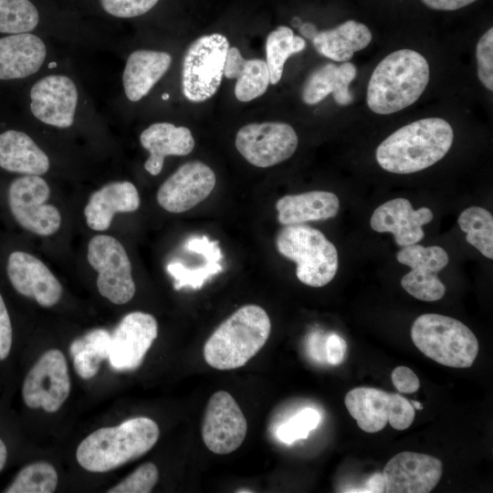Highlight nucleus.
Returning a JSON list of instances; mask_svg holds the SVG:
<instances>
[{"label": "nucleus", "mask_w": 493, "mask_h": 493, "mask_svg": "<svg viewBox=\"0 0 493 493\" xmlns=\"http://www.w3.org/2000/svg\"><path fill=\"white\" fill-rule=\"evenodd\" d=\"M452 126L441 118H425L403 126L377 147L375 158L385 171L408 174L426 169L450 150Z\"/></svg>", "instance_id": "f257e3e1"}, {"label": "nucleus", "mask_w": 493, "mask_h": 493, "mask_svg": "<svg viewBox=\"0 0 493 493\" xmlns=\"http://www.w3.org/2000/svg\"><path fill=\"white\" fill-rule=\"evenodd\" d=\"M429 79V65L423 55L408 48L393 51L378 63L371 75L367 105L381 115L400 111L421 97Z\"/></svg>", "instance_id": "f03ea898"}, {"label": "nucleus", "mask_w": 493, "mask_h": 493, "mask_svg": "<svg viewBox=\"0 0 493 493\" xmlns=\"http://www.w3.org/2000/svg\"><path fill=\"white\" fill-rule=\"evenodd\" d=\"M159 435L158 425L151 418H131L89 435L79 445L76 458L89 472H108L146 454Z\"/></svg>", "instance_id": "7ed1b4c3"}, {"label": "nucleus", "mask_w": 493, "mask_h": 493, "mask_svg": "<svg viewBox=\"0 0 493 493\" xmlns=\"http://www.w3.org/2000/svg\"><path fill=\"white\" fill-rule=\"evenodd\" d=\"M270 331L267 311L255 304L244 305L207 339L204 346L205 360L220 371L242 367L263 348Z\"/></svg>", "instance_id": "20e7f679"}, {"label": "nucleus", "mask_w": 493, "mask_h": 493, "mask_svg": "<svg viewBox=\"0 0 493 493\" xmlns=\"http://www.w3.org/2000/svg\"><path fill=\"white\" fill-rule=\"evenodd\" d=\"M411 338L425 356L453 368L470 367L479 350L478 341L468 327L436 313L419 316L412 325Z\"/></svg>", "instance_id": "39448f33"}, {"label": "nucleus", "mask_w": 493, "mask_h": 493, "mask_svg": "<svg viewBox=\"0 0 493 493\" xmlns=\"http://www.w3.org/2000/svg\"><path fill=\"white\" fill-rule=\"evenodd\" d=\"M276 246L281 256L297 264V278L307 286L323 287L337 273V249L314 227L303 224L284 226L276 236Z\"/></svg>", "instance_id": "423d86ee"}, {"label": "nucleus", "mask_w": 493, "mask_h": 493, "mask_svg": "<svg viewBox=\"0 0 493 493\" xmlns=\"http://www.w3.org/2000/svg\"><path fill=\"white\" fill-rule=\"evenodd\" d=\"M227 38L219 33L202 36L186 48L182 64V89L192 102H203L217 91L224 77Z\"/></svg>", "instance_id": "0eeeda50"}, {"label": "nucleus", "mask_w": 493, "mask_h": 493, "mask_svg": "<svg viewBox=\"0 0 493 493\" xmlns=\"http://www.w3.org/2000/svg\"><path fill=\"white\" fill-rule=\"evenodd\" d=\"M51 194L47 182L40 175H19L7 188L9 212L16 223L37 236H50L61 227L59 209L48 203Z\"/></svg>", "instance_id": "6e6552de"}, {"label": "nucleus", "mask_w": 493, "mask_h": 493, "mask_svg": "<svg viewBox=\"0 0 493 493\" xmlns=\"http://www.w3.org/2000/svg\"><path fill=\"white\" fill-rule=\"evenodd\" d=\"M87 260L97 273V288L103 298L115 305H123L134 297L131 263L125 247L115 236H93L87 245Z\"/></svg>", "instance_id": "1a4fd4ad"}, {"label": "nucleus", "mask_w": 493, "mask_h": 493, "mask_svg": "<svg viewBox=\"0 0 493 493\" xmlns=\"http://www.w3.org/2000/svg\"><path fill=\"white\" fill-rule=\"evenodd\" d=\"M345 406L358 426L366 433H377L387 423L396 430H404L414 422L415 409L399 393L373 387H356L347 393Z\"/></svg>", "instance_id": "9d476101"}, {"label": "nucleus", "mask_w": 493, "mask_h": 493, "mask_svg": "<svg viewBox=\"0 0 493 493\" xmlns=\"http://www.w3.org/2000/svg\"><path fill=\"white\" fill-rule=\"evenodd\" d=\"M70 378L64 354L58 349L44 352L26 373L21 396L30 409L47 413L60 409L70 393Z\"/></svg>", "instance_id": "9b49d317"}, {"label": "nucleus", "mask_w": 493, "mask_h": 493, "mask_svg": "<svg viewBox=\"0 0 493 493\" xmlns=\"http://www.w3.org/2000/svg\"><path fill=\"white\" fill-rule=\"evenodd\" d=\"M235 143L250 164L267 168L289 159L297 150L299 139L289 124L266 121L240 128Z\"/></svg>", "instance_id": "f8f14e48"}, {"label": "nucleus", "mask_w": 493, "mask_h": 493, "mask_svg": "<svg viewBox=\"0 0 493 493\" xmlns=\"http://www.w3.org/2000/svg\"><path fill=\"white\" fill-rule=\"evenodd\" d=\"M246 431V419L234 397L225 391L212 394L201 430L206 447L217 455L230 454L243 444Z\"/></svg>", "instance_id": "ddd939ff"}, {"label": "nucleus", "mask_w": 493, "mask_h": 493, "mask_svg": "<svg viewBox=\"0 0 493 493\" xmlns=\"http://www.w3.org/2000/svg\"><path fill=\"white\" fill-rule=\"evenodd\" d=\"M396 259L411 267L401 279L407 293L423 301H435L444 297L446 287L437 273L446 267L449 257L443 247L417 244L404 246L397 252Z\"/></svg>", "instance_id": "4468645a"}, {"label": "nucleus", "mask_w": 493, "mask_h": 493, "mask_svg": "<svg viewBox=\"0 0 493 493\" xmlns=\"http://www.w3.org/2000/svg\"><path fill=\"white\" fill-rule=\"evenodd\" d=\"M5 273L12 288L20 296L35 300L43 308L58 303L63 293L60 281L35 255L14 250L5 263Z\"/></svg>", "instance_id": "2eb2a0df"}, {"label": "nucleus", "mask_w": 493, "mask_h": 493, "mask_svg": "<svg viewBox=\"0 0 493 493\" xmlns=\"http://www.w3.org/2000/svg\"><path fill=\"white\" fill-rule=\"evenodd\" d=\"M158 335V323L147 312L127 313L111 333L109 361L119 372L133 371L140 367L146 352Z\"/></svg>", "instance_id": "dca6fc26"}, {"label": "nucleus", "mask_w": 493, "mask_h": 493, "mask_svg": "<svg viewBox=\"0 0 493 493\" xmlns=\"http://www.w3.org/2000/svg\"><path fill=\"white\" fill-rule=\"evenodd\" d=\"M215 182V174L207 164L200 161L188 162L160 185L156 200L169 213H184L205 200Z\"/></svg>", "instance_id": "f3484780"}, {"label": "nucleus", "mask_w": 493, "mask_h": 493, "mask_svg": "<svg viewBox=\"0 0 493 493\" xmlns=\"http://www.w3.org/2000/svg\"><path fill=\"white\" fill-rule=\"evenodd\" d=\"M78 105V89L66 75H48L30 89V110L39 121L58 129L73 125Z\"/></svg>", "instance_id": "a211bd4d"}, {"label": "nucleus", "mask_w": 493, "mask_h": 493, "mask_svg": "<svg viewBox=\"0 0 493 493\" xmlns=\"http://www.w3.org/2000/svg\"><path fill=\"white\" fill-rule=\"evenodd\" d=\"M443 463L433 456L401 452L385 465L383 476L387 493H428L440 481Z\"/></svg>", "instance_id": "6ab92c4d"}, {"label": "nucleus", "mask_w": 493, "mask_h": 493, "mask_svg": "<svg viewBox=\"0 0 493 493\" xmlns=\"http://www.w3.org/2000/svg\"><path fill=\"white\" fill-rule=\"evenodd\" d=\"M433 220L427 207L414 210L409 200L394 198L378 206L371 217V227L379 233H391L399 246L414 245L425 236L423 226Z\"/></svg>", "instance_id": "aec40b11"}, {"label": "nucleus", "mask_w": 493, "mask_h": 493, "mask_svg": "<svg viewBox=\"0 0 493 493\" xmlns=\"http://www.w3.org/2000/svg\"><path fill=\"white\" fill-rule=\"evenodd\" d=\"M141 205L137 187L129 181H114L94 191L84 207L85 221L89 229L105 232L117 214L133 213Z\"/></svg>", "instance_id": "412c9836"}, {"label": "nucleus", "mask_w": 493, "mask_h": 493, "mask_svg": "<svg viewBox=\"0 0 493 493\" xmlns=\"http://www.w3.org/2000/svg\"><path fill=\"white\" fill-rule=\"evenodd\" d=\"M47 56L44 41L31 33L0 38V79H17L37 73Z\"/></svg>", "instance_id": "4be33fe9"}, {"label": "nucleus", "mask_w": 493, "mask_h": 493, "mask_svg": "<svg viewBox=\"0 0 493 493\" xmlns=\"http://www.w3.org/2000/svg\"><path fill=\"white\" fill-rule=\"evenodd\" d=\"M140 142L149 152L144 169L153 176L162 172L165 157L187 155L194 147L191 131L170 122L152 123L142 131Z\"/></svg>", "instance_id": "5701e85b"}, {"label": "nucleus", "mask_w": 493, "mask_h": 493, "mask_svg": "<svg viewBox=\"0 0 493 493\" xmlns=\"http://www.w3.org/2000/svg\"><path fill=\"white\" fill-rule=\"evenodd\" d=\"M172 64V57L164 51L137 49L131 52L122 73V85L127 99L132 102L145 97L163 77Z\"/></svg>", "instance_id": "b1692460"}, {"label": "nucleus", "mask_w": 493, "mask_h": 493, "mask_svg": "<svg viewBox=\"0 0 493 493\" xmlns=\"http://www.w3.org/2000/svg\"><path fill=\"white\" fill-rule=\"evenodd\" d=\"M356 75L357 68L351 62L326 63L313 70L306 79L301 91L302 100L314 105L331 94L338 105L348 106L353 101L349 86Z\"/></svg>", "instance_id": "393cba45"}, {"label": "nucleus", "mask_w": 493, "mask_h": 493, "mask_svg": "<svg viewBox=\"0 0 493 493\" xmlns=\"http://www.w3.org/2000/svg\"><path fill=\"white\" fill-rule=\"evenodd\" d=\"M0 167L20 175H40L50 168L47 154L26 133L7 130L0 133Z\"/></svg>", "instance_id": "a878e982"}, {"label": "nucleus", "mask_w": 493, "mask_h": 493, "mask_svg": "<svg viewBox=\"0 0 493 493\" xmlns=\"http://www.w3.org/2000/svg\"><path fill=\"white\" fill-rule=\"evenodd\" d=\"M340 208L338 196L327 191L287 194L276 203L278 221L283 226L301 225L334 217Z\"/></svg>", "instance_id": "bb28decb"}, {"label": "nucleus", "mask_w": 493, "mask_h": 493, "mask_svg": "<svg viewBox=\"0 0 493 493\" xmlns=\"http://www.w3.org/2000/svg\"><path fill=\"white\" fill-rule=\"evenodd\" d=\"M372 35L368 26L350 19L336 27L318 31L311 40L316 51L333 61H350L354 53L365 48Z\"/></svg>", "instance_id": "cd10ccee"}, {"label": "nucleus", "mask_w": 493, "mask_h": 493, "mask_svg": "<svg viewBox=\"0 0 493 493\" xmlns=\"http://www.w3.org/2000/svg\"><path fill=\"white\" fill-rule=\"evenodd\" d=\"M224 76L236 79L235 95L242 102L263 95L270 83L267 62L259 58L245 59L236 47L227 51Z\"/></svg>", "instance_id": "c85d7f7f"}, {"label": "nucleus", "mask_w": 493, "mask_h": 493, "mask_svg": "<svg viewBox=\"0 0 493 493\" xmlns=\"http://www.w3.org/2000/svg\"><path fill=\"white\" fill-rule=\"evenodd\" d=\"M111 334L105 329H94L69 346L73 365L79 376L84 380L94 377L102 361L109 359Z\"/></svg>", "instance_id": "c756f323"}, {"label": "nucleus", "mask_w": 493, "mask_h": 493, "mask_svg": "<svg viewBox=\"0 0 493 493\" xmlns=\"http://www.w3.org/2000/svg\"><path fill=\"white\" fill-rule=\"evenodd\" d=\"M305 47V39L295 36L288 26H279L268 34L266 41V62L272 85L280 80L287 59Z\"/></svg>", "instance_id": "7c9ffc66"}, {"label": "nucleus", "mask_w": 493, "mask_h": 493, "mask_svg": "<svg viewBox=\"0 0 493 493\" xmlns=\"http://www.w3.org/2000/svg\"><path fill=\"white\" fill-rule=\"evenodd\" d=\"M56 468L47 462L37 461L21 467L2 490L4 493H52L58 486Z\"/></svg>", "instance_id": "2f4dec72"}, {"label": "nucleus", "mask_w": 493, "mask_h": 493, "mask_svg": "<svg viewBox=\"0 0 493 493\" xmlns=\"http://www.w3.org/2000/svg\"><path fill=\"white\" fill-rule=\"evenodd\" d=\"M460 229L466 233L467 243L484 257L493 258V216L485 208L471 206L465 209L457 219Z\"/></svg>", "instance_id": "473e14b6"}, {"label": "nucleus", "mask_w": 493, "mask_h": 493, "mask_svg": "<svg viewBox=\"0 0 493 493\" xmlns=\"http://www.w3.org/2000/svg\"><path fill=\"white\" fill-rule=\"evenodd\" d=\"M38 22V11L31 1L0 0V33H28Z\"/></svg>", "instance_id": "72a5a7b5"}, {"label": "nucleus", "mask_w": 493, "mask_h": 493, "mask_svg": "<svg viewBox=\"0 0 493 493\" xmlns=\"http://www.w3.org/2000/svg\"><path fill=\"white\" fill-rule=\"evenodd\" d=\"M320 422V413L313 408H304L277 429L280 441L292 444L296 440L305 439L309 432L315 429Z\"/></svg>", "instance_id": "f704fd0d"}, {"label": "nucleus", "mask_w": 493, "mask_h": 493, "mask_svg": "<svg viewBox=\"0 0 493 493\" xmlns=\"http://www.w3.org/2000/svg\"><path fill=\"white\" fill-rule=\"evenodd\" d=\"M167 270L176 279V289L184 286L200 288L211 276L221 272L223 267L216 261L206 262L195 267H186L181 263H171Z\"/></svg>", "instance_id": "c9c22d12"}, {"label": "nucleus", "mask_w": 493, "mask_h": 493, "mask_svg": "<svg viewBox=\"0 0 493 493\" xmlns=\"http://www.w3.org/2000/svg\"><path fill=\"white\" fill-rule=\"evenodd\" d=\"M159 479L157 467L147 462L108 490L109 493H149Z\"/></svg>", "instance_id": "e433bc0d"}, {"label": "nucleus", "mask_w": 493, "mask_h": 493, "mask_svg": "<svg viewBox=\"0 0 493 493\" xmlns=\"http://www.w3.org/2000/svg\"><path fill=\"white\" fill-rule=\"evenodd\" d=\"M477 77L482 85L493 90V28L490 27L478 40L476 47Z\"/></svg>", "instance_id": "4c0bfd02"}, {"label": "nucleus", "mask_w": 493, "mask_h": 493, "mask_svg": "<svg viewBox=\"0 0 493 493\" xmlns=\"http://www.w3.org/2000/svg\"><path fill=\"white\" fill-rule=\"evenodd\" d=\"M159 0H100L102 9L119 18H131L150 11Z\"/></svg>", "instance_id": "58836bf2"}, {"label": "nucleus", "mask_w": 493, "mask_h": 493, "mask_svg": "<svg viewBox=\"0 0 493 493\" xmlns=\"http://www.w3.org/2000/svg\"><path fill=\"white\" fill-rule=\"evenodd\" d=\"M15 332L6 301L0 292V364L9 360L13 352Z\"/></svg>", "instance_id": "ea45409f"}, {"label": "nucleus", "mask_w": 493, "mask_h": 493, "mask_svg": "<svg viewBox=\"0 0 493 493\" xmlns=\"http://www.w3.org/2000/svg\"><path fill=\"white\" fill-rule=\"evenodd\" d=\"M392 382L401 393H413L418 391L420 382L415 372L406 366H398L392 372Z\"/></svg>", "instance_id": "a19ab883"}, {"label": "nucleus", "mask_w": 493, "mask_h": 493, "mask_svg": "<svg viewBox=\"0 0 493 493\" xmlns=\"http://www.w3.org/2000/svg\"><path fill=\"white\" fill-rule=\"evenodd\" d=\"M347 344L343 338L336 333H331L326 340L325 351L326 361L331 365L341 364L345 357Z\"/></svg>", "instance_id": "79ce46f5"}, {"label": "nucleus", "mask_w": 493, "mask_h": 493, "mask_svg": "<svg viewBox=\"0 0 493 493\" xmlns=\"http://www.w3.org/2000/svg\"><path fill=\"white\" fill-rule=\"evenodd\" d=\"M477 0H422L428 7L435 10H457L465 7Z\"/></svg>", "instance_id": "37998d69"}, {"label": "nucleus", "mask_w": 493, "mask_h": 493, "mask_svg": "<svg viewBox=\"0 0 493 493\" xmlns=\"http://www.w3.org/2000/svg\"><path fill=\"white\" fill-rule=\"evenodd\" d=\"M385 482L383 474L376 473L372 475L365 483V487L362 492L365 493H382L384 492Z\"/></svg>", "instance_id": "c03bdc74"}, {"label": "nucleus", "mask_w": 493, "mask_h": 493, "mask_svg": "<svg viewBox=\"0 0 493 493\" xmlns=\"http://www.w3.org/2000/svg\"><path fill=\"white\" fill-rule=\"evenodd\" d=\"M322 337L319 333H313L309 341V351L315 359H318L320 361L326 359V351H325V345L322 346V344H319L320 341L322 340Z\"/></svg>", "instance_id": "a18cd8bd"}, {"label": "nucleus", "mask_w": 493, "mask_h": 493, "mask_svg": "<svg viewBox=\"0 0 493 493\" xmlns=\"http://www.w3.org/2000/svg\"><path fill=\"white\" fill-rule=\"evenodd\" d=\"M9 447L5 438L0 435V473L5 469L9 460Z\"/></svg>", "instance_id": "49530a36"}, {"label": "nucleus", "mask_w": 493, "mask_h": 493, "mask_svg": "<svg viewBox=\"0 0 493 493\" xmlns=\"http://www.w3.org/2000/svg\"><path fill=\"white\" fill-rule=\"evenodd\" d=\"M299 32L307 38L312 40L317 35V27L311 23H305L299 26Z\"/></svg>", "instance_id": "de8ad7c7"}, {"label": "nucleus", "mask_w": 493, "mask_h": 493, "mask_svg": "<svg viewBox=\"0 0 493 493\" xmlns=\"http://www.w3.org/2000/svg\"><path fill=\"white\" fill-rule=\"evenodd\" d=\"M414 409L421 410L423 405L419 402L410 401Z\"/></svg>", "instance_id": "09e8293b"}, {"label": "nucleus", "mask_w": 493, "mask_h": 493, "mask_svg": "<svg viewBox=\"0 0 493 493\" xmlns=\"http://www.w3.org/2000/svg\"><path fill=\"white\" fill-rule=\"evenodd\" d=\"M292 24H293L295 26H300V25H301L300 19L298 18V17H295V18L292 20Z\"/></svg>", "instance_id": "8fccbe9b"}, {"label": "nucleus", "mask_w": 493, "mask_h": 493, "mask_svg": "<svg viewBox=\"0 0 493 493\" xmlns=\"http://www.w3.org/2000/svg\"><path fill=\"white\" fill-rule=\"evenodd\" d=\"M236 492L241 493V492H252V491H251V490H241V489H239V490H237Z\"/></svg>", "instance_id": "3c124183"}]
</instances>
